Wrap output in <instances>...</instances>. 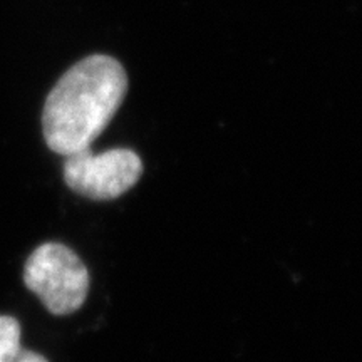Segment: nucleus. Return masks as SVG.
<instances>
[{"label":"nucleus","instance_id":"3","mask_svg":"<svg viewBox=\"0 0 362 362\" xmlns=\"http://www.w3.org/2000/svg\"><path fill=\"white\" fill-rule=\"evenodd\" d=\"M141 175V158L126 148H115L99 155L83 149L66 156L64 161L66 185L89 200H115L133 188Z\"/></svg>","mask_w":362,"mask_h":362},{"label":"nucleus","instance_id":"1","mask_svg":"<svg viewBox=\"0 0 362 362\" xmlns=\"http://www.w3.org/2000/svg\"><path fill=\"white\" fill-rule=\"evenodd\" d=\"M128 90V76L115 57L89 56L57 81L42 112L44 139L62 156L89 149L107 128Z\"/></svg>","mask_w":362,"mask_h":362},{"label":"nucleus","instance_id":"4","mask_svg":"<svg viewBox=\"0 0 362 362\" xmlns=\"http://www.w3.org/2000/svg\"><path fill=\"white\" fill-rule=\"evenodd\" d=\"M0 362H49L21 346V324L16 317L0 315Z\"/></svg>","mask_w":362,"mask_h":362},{"label":"nucleus","instance_id":"2","mask_svg":"<svg viewBox=\"0 0 362 362\" xmlns=\"http://www.w3.org/2000/svg\"><path fill=\"white\" fill-rule=\"evenodd\" d=\"M24 284L54 315L81 309L89 292V272L78 253L57 242L39 245L24 265Z\"/></svg>","mask_w":362,"mask_h":362}]
</instances>
